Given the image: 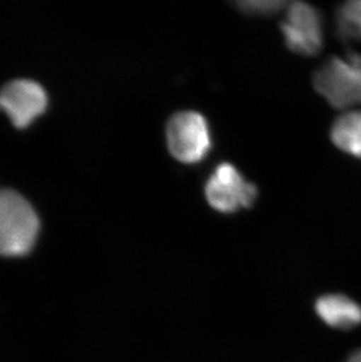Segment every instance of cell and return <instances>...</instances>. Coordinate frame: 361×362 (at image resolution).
<instances>
[{"mask_svg":"<svg viewBox=\"0 0 361 362\" xmlns=\"http://www.w3.org/2000/svg\"><path fill=\"white\" fill-rule=\"evenodd\" d=\"M337 33L341 40L361 41V0L341 5L337 12Z\"/></svg>","mask_w":361,"mask_h":362,"instance_id":"9c48e42d","label":"cell"},{"mask_svg":"<svg viewBox=\"0 0 361 362\" xmlns=\"http://www.w3.org/2000/svg\"><path fill=\"white\" fill-rule=\"evenodd\" d=\"M331 140L338 149L361 158V110L348 112L338 117L331 128Z\"/></svg>","mask_w":361,"mask_h":362,"instance_id":"ba28073f","label":"cell"},{"mask_svg":"<svg viewBox=\"0 0 361 362\" xmlns=\"http://www.w3.org/2000/svg\"><path fill=\"white\" fill-rule=\"evenodd\" d=\"M314 310L332 328L352 329L361 324V306L344 294L330 293L318 298Z\"/></svg>","mask_w":361,"mask_h":362,"instance_id":"52a82bcc","label":"cell"},{"mask_svg":"<svg viewBox=\"0 0 361 362\" xmlns=\"http://www.w3.org/2000/svg\"><path fill=\"white\" fill-rule=\"evenodd\" d=\"M205 199L209 205L221 214H235L249 209L258 199V189L246 181L234 164H218L209 176L205 187Z\"/></svg>","mask_w":361,"mask_h":362,"instance_id":"277c9868","label":"cell"},{"mask_svg":"<svg viewBox=\"0 0 361 362\" xmlns=\"http://www.w3.org/2000/svg\"><path fill=\"white\" fill-rule=\"evenodd\" d=\"M314 87L331 106L348 110L361 105V54L327 59L314 72Z\"/></svg>","mask_w":361,"mask_h":362,"instance_id":"7a4b0ae2","label":"cell"},{"mask_svg":"<svg viewBox=\"0 0 361 362\" xmlns=\"http://www.w3.org/2000/svg\"><path fill=\"white\" fill-rule=\"evenodd\" d=\"M287 5L289 3L282 0H244L235 3L239 12L251 17H273L287 10Z\"/></svg>","mask_w":361,"mask_h":362,"instance_id":"30bf717a","label":"cell"},{"mask_svg":"<svg viewBox=\"0 0 361 362\" xmlns=\"http://www.w3.org/2000/svg\"><path fill=\"white\" fill-rule=\"evenodd\" d=\"M285 46L294 54L314 57L324 44L323 19L317 8L303 1L289 3L280 23Z\"/></svg>","mask_w":361,"mask_h":362,"instance_id":"5b68a950","label":"cell"},{"mask_svg":"<svg viewBox=\"0 0 361 362\" xmlns=\"http://www.w3.org/2000/svg\"><path fill=\"white\" fill-rule=\"evenodd\" d=\"M346 362H361V349L351 354Z\"/></svg>","mask_w":361,"mask_h":362,"instance_id":"8fae6325","label":"cell"},{"mask_svg":"<svg viewBox=\"0 0 361 362\" xmlns=\"http://www.w3.org/2000/svg\"><path fill=\"white\" fill-rule=\"evenodd\" d=\"M39 233L40 221L31 203L14 190H0V256H26Z\"/></svg>","mask_w":361,"mask_h":362,"instance_id":"6da1fadb","label":"cell"},{"mask_svg":"<svg viewBox=\"0 0 361 362\" xmlns=\"http://www.w3.org/2000/svg\"><path fill=\"white\" fill-rule=\"evenodd\" d=\"M47 106V93L32 80H13L0 89V110L18 129L31 126Z\"/></svg>","mask_w":361,"mask_h":362,"instance_id":"8992f818","label":"cell"},{"mask_svg":"<svg viewBox=\"0 0 361 362\" xmlns=\"http://www.w3.org/2000/svg\"><path fill=\"white\" fill-rule=\"evenodd\" d=\"M166 140L171 156L184 164L200 163L212 148L208 121L194 110L178 112L168 120Z\"/></svg>","mask_w":361,"mask_h":362,"instance_id":"3957f363","label":"cell"}]
</instances>
